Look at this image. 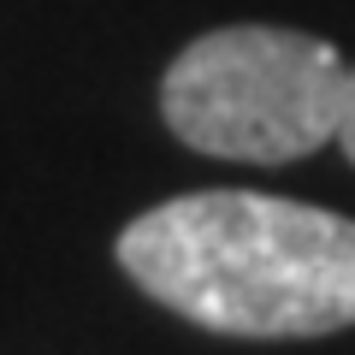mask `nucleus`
Returning a JSON list of instances; mask_svg holds the SVG:
<instances>
[{"label":"nucleus","mask_w":355,"mask_h":355,"mask_svg":"<svg viewBox=\"0 0 355 355\" xmlns=\"http://www.w3.org/2000/svg\"><path fill=\"white\" fill-rule=\"evenodd\" d=\"M119 266L160 308L225 338L355 326V219L291 196H172L119 231Z\"/></svg>","instance_id":"f257e3e1"},{"label":"nucleus","mask_w":355,"mask_h":355,"mask_svg":"<svg viewBox=\"0 0 355 355\" xmlns=\"http://www.w3.org/2000/svg\"><path fill=\"white\" fill-rule=\"evenodd\" d=\"M349 71L331 42L279 24H225L196 36L160 77V119L196 154L284 166L338 142Z\"/></svg>","instance_id":"f03ea898"},{"label":"nucleus","mask_w":355,"mask_h":355,"mask_svg":"<svg viewBox=\"0 0 355 355\" xmlns=\"http://www.w3.org/2000/svg\"><path fill=\"white\" fill-rule=\"evenodd\" d=\"M338 148L349 154V166H355V71H349V101H343V125H338Z\"/></svg>","instance_id":"7ed1b4c3"}]
</instances>
